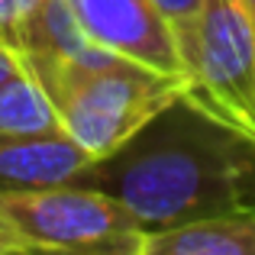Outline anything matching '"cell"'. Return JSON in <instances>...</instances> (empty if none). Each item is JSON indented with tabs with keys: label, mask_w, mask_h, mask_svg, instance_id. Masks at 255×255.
I'll return each mask as SVG.
<instances>
[{
	"label": "cell",
	"mask_w": 255,
	"mask_h": 255,
	"mask_svg": "<svg viewBox=\"0 0 255 255\" xmlns=\"http://www.w3.org/2000/svg\"><path fill=\"white\" fill-rule=\"evenodd\" d=\"M252 181V145L178 100L113 155L91 162L75 184L117 197L145 230H165L243 210Z\"/></svg>",
	"instance_id": "obj_1"
},
{
	"label": "cell",
	"mask_w": 255,
	"mask_h": 255,
	"mask_svg": "<svg viewBox=\"0 0 255 255\" xmlns=\"http://www.w3.org/2000/svg\"><path fill=\"white\" fill-rule=\"evenodd\" d=\"M16 58L52 100L62 129L94 158L113 155L187 94V78L158 75L129 58L107 65H75L42 52H16Z\"/></svg>",
	"instance_id": "obj_2"
},
{
	"label": "cell",
	"mask_w": 255,
	"mask_h": 255,
	"mask_svg": "<svg viewBox=\"0 0 255 255\" xmlns=\"http://www.w3.org/2000/svg\"><path fill=\"white\" fill-rule=\"evenodd\" d=\"M0 223L23 249L62 255H136L145 226L104 191L58 184L0 191Z\"/></svg>",
	"instance_id": "obj_3"
},
{
	"label": "cell",
	"mask_w": 255,
	"mask_h": 255,
	"mask_svg": "<svg viewBox=\"0 0 255 255\" xmlns=\"http://www.w3.org/2000/svg\"><path fill=\"white\" fill-rule=\"evenodd\" d=\"M184 75L187 104L255 149V26L246 0H204Z\"/></svg>",
	"instance_id": "obj_4"
},
{
	"label": "cell",
	"mask_w": 255,
	"mask_h": 255,
	"mask_svg": "<svg viewBox=\"0 0 255 255\" xmlns=\"http://www.w3.org/2000/svg\"><path fill=\"white\" fill-rule=\"evenodd\" d=\"M68 6L100 49L158 75L187 78L178 36L155 0H68Z\"/></svg>",
	"instance_id": "obj_5"
},
{
	"label": "cell",
	"mask_w": 255,
	"mask_h": 255,
	"mask_svg": "<svg viewBox=\"0 0 255 255\" xmlns=\"http://www.w3.org/2000/svg\"><path fill=\"white\" fill-rule=\"evenodd\" d=\"M97 158L65 129L0 136V191L71 184Z\"/></svg>",
	"instance_id": "obj_6"
},
{
	"label": "cell",
	"mask_w": 255,
	"mask_h": 255,
	"mask_svg": "<svg viewBox=\"0 0 255 255\" xmlns=\"http://www.w3.org/2000/svg\"><path fill=\"white\" fill-rule=\"evenodd\" d=\"M136 255H255V210H233L145 230Z\"/></svg>",
	"instance_id": "obj_7"
},
{
	"label": "cell",
	"mask_w": 255,
	"mask_h": 255,
	"mask_svg": "<svg viewBox=\"0 0 255 255\" xmlns=\"http://www.w3.org/2000/svg\"><path fill=\"white\" fill-rule=\"evenodd\" d=\"M16 52H42V55H55L75 65H107L113 62V52L100 49L91 36L81 29L75 19L68 0H42L36 6L23 29V42Z\"/></svg>",
	"instance_id": "obj_8"
},
{
	"label": "cell",
	"mask_w": 255,
	"mask_h": 255,
	"mask_svg": "<svg viewBox=\"0 0 255 255\" xmlns=\"http://www.w3.org/2000/svg\"><path fill=\"white\" fill-rule=\"evenodd\" d=\"M62 129L58 113L39 81L19 65L3 84H0V136H19V132H49Z\"/></svg>",
	"instance_id": "obj_9"
},
{
	"label": "cell",
	"mask_w": 255,
	"mask_h": 255,
	"mask_svg": "<svg viewBox=\"0 0 255 255\" xmlns=\"http://www.w3.org/2000/svg\"><path fill=\"white\" fill-rule=\"evenodd\" d=\"M155 6L171 23L174 36H178V45H181V55H187L194 29H197V19H200V10H204V0H155Z\"/></svg>",
	"instance_id": "obj_10"
},
{
	"label": "cell",
	"mask_w": 255,
	"mask_h": 255,
	"mask_svg": "<svg viewBox=\"0 0 255 255\" xmlns=\"http://www.w3.org/2000/svg\"><path fill=\"white\" fill-rule=\"evenodd\" d=\"M42 0H0V45L16 52L23 42L26 19L36 13Z\"/></svg>",
	"instance_id": "obj_11"
},
{
	"label": "cell",
	"mask_w": 255,
	"mask_h": 255,
	"mask_svg": "<svg viewBox=\"0 0 255 255\" xmlns=\"http://www.w3.org/2000/svg\"><path fill=\"white\" fill-rule=\"evenodd\" d=\"M16 68H19L16 52H13V49H6V45H0V84H3V81H6V78H10Z\"/></svg>",
	"instance_id": "obj_12"
},
{
	"label": "cell",
	"mask_w": 255,
	"mask_h": 255,
	"mask_svg": "<svg viewBox=\"0 0 255 255\" xmlns=\"http://www.w3.org/2000/svg\"><path fill=\"white\" fill-rule=\"evenodd\" d=\"M13 252H23V246H19L16 239L10 236V230L0 223V255H13Z\"/></svg>",
	"instance_id": "obj_13"
},
{
	"label": "cell",
	"mask_w": 255,
	"mask_h": 255,
	"mask_svg": "<svg viewBox=\"0 0 255 255\" xmlns=\"http://www.w3.org/2000/svg\"><path fill=\"white\" fill-rule=\"evenodd\" d=\"M13 255H62V252H39V249H23V252H13Z\"/></svg>",
	"instance_id": "obj_14"
},
{
	"label": "cell",
	"mask_w": 255,
	"mask_h": 255,
	"mask_svg": "<svg viewBox=\"0 0 255 255\" xmlns=\"http://www.w3.org/2000/svg\"><path fill=\"white\" fill-rule=\"evenodd\" d=\"M246 10H249V16H252V26H255V0H246Z\"/></svg>",
	"instance_id": "obj_15"
}]
</instances>
